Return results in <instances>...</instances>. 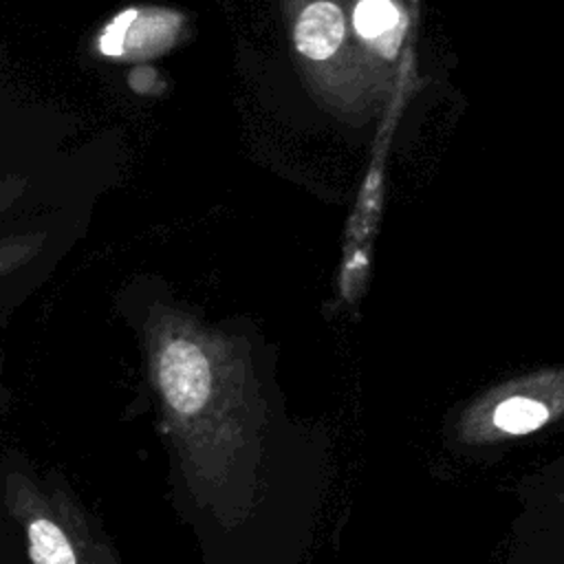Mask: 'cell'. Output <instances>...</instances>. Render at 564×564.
<instances>
[{"instance_id":"6da1fadb","label":"cell","mask_w":564,"mask_h":564,"mask_svg":"<svg viewBox=\"0 0 564 564\" xmlns=\"http://www.w3.org/2000/svg\"><path fill=\"white\" fill-rule=\"evenodd\" d=\"M119 311L139 348L145 408L167 454L174 509L214 544L236 522L247 452V346L159 284L128 286Z\"/></svg>"},{"instance_id":"7a4b0ae2","label":"cell","mask_w":564,"mask_h":564,"mask_svg":"<svg viewBox=\"0 0 564 564\" xmlns=\"http://www.w3.org/2000/svg\"><path fill=\"white\" fill-rule=\"evenodd\" d=\"M0 522L29 564H123L70 478L11 445H0Z\"/></svg>"},{"instance_id":"3957f363","label":"cell","mask_w":564,"mask_h":564,"mask_svg":"<svg viewBox=\"0 0 564 564\" xmlns=\"http://www.w3.org/2000/svg\"><path fill=\"white\" fill-rule=\"evenodd\" d=\"M291 46L311 90L335 115L361 121L390 82L361 53L344 0H280Z\"/></svg>"},{"instance_id":"277c9868","label":"cell","mask_w":564,"mask_h":564,"mask_svg":"<svg viewBox=\"0 0 564 564\" xmlns=\"http://www.w3.org/2000/svg\"><path fill=\"white\" fill-rule=\"evenodd\" d=\"M55 216L18 220L0 231V328L24 293L35 289V262L53 256V242L64 234Z\"/></svg>"},{"instance_id":"5b68a950","label":"cell","mask_w":564,"mask_h":564,"mask_svg":"<svg viewBox=\"0 0 564 564\" xmlns=\"http://www.w3.org/2000/svg\"><path fill=\"white\" fill-rule=\"evenodd\" d=\"M183 31V15L170 9L143 7L117 13L99 33L101 55L112 59H145L165 53Z\"/></svg>"},{"instance_id":"8992f818","label":"cell","mask_w":564,"mask_h":564,"mask_svg":"<svg viewBox=\"0 0 564 564\" xmlns=\"http://www.w3.org/2000/svg\"><path fill=\"white\" fill-rule=\"evenodd\" d=\"M350 31L361 53L390 82L405 35V13L397 0H357Z\"/></svg>"},{"instance_id":"52a82bcc","label":"cell","mask_w":564,"mask_h":564,"mask_svg":"<svg viewBox=\"0 0 564 564\" xmlns=\"http://www.w3.org/2000/svg\"><path fill=\"white\" fill-rule=\"evenodd\" d=\"M549 405L527 394H509L494 408V425L505 434L535 432L549 421Z\"/></svg>"},{"instance_id":"ba28073f","label":"cell","mask_w":564,"mask_h":564,"mask_svg":"<svg viewBox=\"0 0 564 564\" xmlns=\"http://www.w3.org/2000/svg\"><path fill=\"white\" fill-rule=\"evenodd\" d=\"M0 564H29L13 533L0 522Z\"/></svg>"},{"instance_id":"9c48e42d","label":"cell","mask_w":564,"mask_h":564,"mask_svg":"<svg viewBox=\"0 0 564 564\" xmlns=\"http://www.w3.org/2000/svg\"><path fill=\"white\" fill-rule=\"evenodd\" d=\"M20 198H22V187H18L15 181H4V183H0V218L9 216V214L18 207ZM11 223H15V218H11V220H0V227L11 225Z\"/></svg>"},{"instance_id":"30bf717a","label":"cell","mask_w":564,"mask_h":564,"mask_svg":"<svg viewBox=\"0 0 564 564\" xmlns=\"http://www.w3.org/2000/svg\"><path fill=\"white\" fill-rule=\"evenodd\" d=\"M9 410V390L4 386V377H2V357H0V421Z\"/></svg>"}]
</instances>
